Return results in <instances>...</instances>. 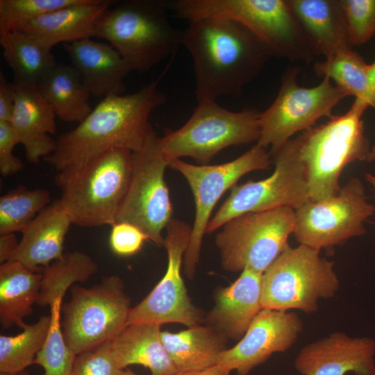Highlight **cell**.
<instances>
[{"label":"cell","mask_w":375,"mask_h":375,"mask_svg":"<svg viewBox=\"0 0 375 375\" xmlns=\"http://www.w3.org/2000/svg\"><path fill=\"white\" fill-rule=\"evenodd\" d=\"M302 331L296 312L262 308L237 344L220 354L217 364L238 375H248L274 353L289 350Z\"/></svg>","instance_id":"17"},{"label":"cell","mask_w":375,"mask_h":375,"mask_svg":"<svg viewBox=\"0 0 375 375\" xmlns=\"http://www.w3.org/2000/svg\"><path fill=\"white\" fill-rule=\"evenodd\" d=\"M181 44L193 60L198 103L214 102L224 95H241L272 56L249 30L229 19L189 22Z\"/></svg>","instance_id":"1"},{"label":"cell","mask_w":375,"mask_h":375,"mask_svg":"<svg viewBox=\"0 0 375 375\" xmlns=\"http://www.w3.org/2000/svg\"><path fill=\"white\" fill-rule=\"evenodd\" d=\"M313 69L317 76L333 80L347 96H354L367 104L369 65L350 47L339 50L324 61L316 62Z\"/></svg>","instance_id":"31"},{"label":"cell","mask_w":375,"mask_h":375,"mask_svg":"<svg viewBox=\"0 0 375 375\" xmlns=\"http://www.w3.org/2000/svg\"><path fill=\"white\" fill-rule=\"evenodd\" d=\"M51 203L49 192L19 186L0 198V234L22 232Z\"/></svg>","instance_id":"33"},{"label":"cell","mask_w":375,"mask_h":375,"mask_svg":"<svg viewBox=\"0 0 375 375\" xmlns=\"http://www.w3.org/2000/svg\"><path fill=\"white\" fill-rule=\"evenodd\" d=\"M299 72L297 67L286 71L275 100L260 115V135L256 144L270 147L273 155L295 133L312 128L323 117L330 118L335 106L348 97L328 77L312 88L300 86L297 81Z\"/></svg>","instance_id":"11"},{"label":"cell","mask_w":375,"mask_h":375,"mask_svg":"<svg viewBox=\"0 0 375 375\" xmlns=\"http://www.w3.org/2000/svg\"><path fill=\"white\" fill-rule=\"evenodd\" d=\"M314 55L326 58L350 47L342 0H288Z\"/></svg>","instance_id":"24"},{"label":"cell","mask_w":375,"mask_h":375,"mask_svg":"<svg viewBox=\"0 0 375 375\" xmlns=\"http://www.w3.org/2000/svg\"><path fill=\"white\" fill-rule=\"evenodd\" d=\"M351 45L367 42L375 34V0H342Z\"/></svg>","instance_id":"36"},{"label":"cell","mask_w":375,"mask_h":375,"mask_svg":"<svg viewBox=\"0 0 375 375\" xmlns=\"http://www.w3.org/2000/svg\"><path fill=\"white\" fill-rule=\"evenodd\" d=\"M121 371L110 340L77 354L72 375H119Z\"/></svg>","instance_id":"37"},{"label":"cell","mask_w":375,"mask_h":375,"mask_svg":"<svg viewBox=\"0 0 375 375\" xmlns=\"http://www.w3.org/2000/svg\"><path fill=\"white\" fill-rule=\"evenodd\" d=\"M19 242L15 233H4L0 235V263L3 264L10 260Z\"/></svg>","instance_id":"41"},{"label":"cell","mask_w":375,"mask_h":375,"mask_svg":"<svg viewBox=\"0 0 375 375\" xmlns=\"http://www.w3.org/2000/svg\"><path fill=\"white\" fill-rule=\"evenodd\" d=\"M56 115L65 122L84 120L92 112L90 93L77 71L65 63H56L36 85Z\"/></svg>","instance_id":"28"},{"label":"cell","mask_w":375,"mask_h":375,"mask_svg":"<svg viewBox=\"0 0 375 375\" xmlns=\"http://www.w3.org/2000/svg\"><path fill=\"white\" fill-rule=\"evenodd\" d=\"M62 301L56 300L50 306L51 322L49 332L33 364L41 366L44 375H72L75 353L67 345L62 331Z\"/></svg>","instance_id":"34"},{"label":"cell","mask_w":375,"mask_h":375,"mask_svg":"<svg viewBox=\"0 0 375 375\" xmlns=\"http://www.w3.org/2000/svg\"><path fill=\"white\" fill-rule=\"evenodd\" d=\"M365 179L373 186L375 193V176L367 173L365 174Z\"/></svg>","instance_id":"44"},{"label":"cell","mask_w":375,"mask_h":375,"mask_svg":"<svg viewBox=\"0 0 375 375\" xmlns=\"http://www.w3.org/2000/svg\"><path fill=\"white\" fill-rule=\"evenodd\" d=\"M231 371L217 364L204 369L180 372L174 375H231Z\"/></svg>","instance_id":"42"},{"label":"cell","mask_w":375,"mask_h":375,"mask_svg":"<svg viewBox=\"0 0 375 375\" xmlns=\"http://www.w3.org/2000/svg\"><path fill=\"white\" fill-rule=\"evenodd\" d=\"M146 240V235L138 227L120 222L112 226L109 244L115 254L129 256L138 252Z\"/></svg>","instance_id":"38"},{"label":"cell","mask_w":375,"mask_h":375,"mask_svg":"<svg viewBox=\"0 0 375 375\" xmlns=\"http://www.w3.org/2000/svg\"><path fill=\"white\" fill-rule=\"evenodd\" d=\"M166 229V272L153 290L131 308L126 326L136 323H179L190 328L204 321L203 312L192 303L181 274L192 226L183 220L172 219Z\"/></svg>","instance_id":"16"},{"label":"cell","mask_w":375,"mask_h":375,"mask_svg":"<svg viewBox=\"0 0 375 375\" xmlns=\"http://www.w3.org/2000/svg\"><path fill=\"white\" fill-rule=\"evenodd\" d=\"M153 130L144 144L132 152L131 181L117 222L138 227L156 246H164L162 231L173 219V208L165 179L168 160L162 155Z\"/></svg>","instance_id":"14"},{"label":"cell","mask_w":375,"mask_h":375,"mask_svg":"<svg viewBox=\"0 0 375 375\" xmlns=\"http://www.w3.org/2000/svg\"><path fill=\"white\" fill-rule=\"evenodd\" d=\"M320 251L288 245L262 274V308L287 312H317L320 299L333 297L340 283L334 262Z\"/></svg>","instance_id":"7"},{"label":"cell","mask_w":375,"mask_h":375,"mask_svg":"<svg viewBox=\"0 0 375 375\" xmlns=\"http://www.w3.org/2000/svg\"><path fill=\"white\" fill-rule=\"evenodd\" d=\"M161 340L177 372L201 370L217 365L228 338L214 328L197 325L172 333L161 331Z\"/></svg>","instance_id":"26"},{"label":"cell","mask_w":375,"mask_h":375,"mask_svg":"<svg viewBox=\"0 0 375 375\" xmlns=\"http://www.w3.org/2000/svg\"><path fill=\"white\" fill-rule=\"evenodd\" d=\"M132 169V151L114 149L85 164L59 171L54 182L72 223L83 227L115 224Z\"/></svg>","instance_id":"3"},{"label":"cell","mask_w":375,"mask_h":375,"mask_svg":"<svg viewBox=\"0 0 375 375\" xmlns=\"http://www.w3.org/2000/svg\"><path fill=\"white\" fill-rule=\"evenodd\" d=\"M119 375H138L129 369H122Z\"/></svg>","instance_id":"46"},{"label":"cell","mask_w":375,"mask_h":375,"mask_svg":"<svg viewBox=\"0 0 375 375\" xmlns=\"http://www.w3.org/2000/svg\"><path fill=\"white\" fill-rule=\"evenodd\" d=\"M262 274L244 269L228 287L215 291V305L203 322L228 339L240 340L250 324L262 309Z\"/></svg>","instance_id":"19"},{"label":"cell","mask_w":375,"mask_h":375,"mask_svg":"<svg viewBox=\"0 0 375 375\" xmlns=\"http://www.w3.org/2000/svg\"><path fill=\"white\" fill-rule=\"evenodd\" d=\"M90 95H122L132 71L110 44L90 38L62 44Z\"/></svg>","instance_id":"20"},{"label":"cell","mask_w":375,"mask_h":375,"mask_svg":"<svg viewBox=\"0 0 375 375\" xmlns=\"http://www.w3.org/2000/svg\"><path fill=\"white\" fill-rule=\"evenodd\" d=\"M260 115L254 109L233 112L217 101L200 103L185 124L158 138V146L169 162L191 157L208 165L226 148L258 141Z\"/></svg>","instance_id":"8"},{"label":"cell","mask_w":375,"mask_h":375,"mask_svg":"<svg viewBox=\"0 0 375 375\" xmlns=\"http://www.w3.org/2000/svg\"><path fill=\"white\" fill-rule=\"evenodd\" d=\"M17 144L10 122H0V173L3 177L15 174L23 169L22 160L12 153Z\"/></svg>","instance_id":"39"},{"label":"cell","mask_w":375,"mask_h":375,"mask_svg":"<svg viewBox=\"0 0 375 375\" xmlns=\"http://www.w3.org/2000/svg\"><path fill=\"white\" fill-rule=\"evenodd\" d=\"M272 175L258 181L235 185L229 196L210 218L206 234H211L233 217L247 212H262L282 206L296 210L310 200L306 167L294 139L274 155Z\"/></svg>","instance_id":"12"},{"label":"cell","mask_w":375,"mask_h":375,"mask_svg":"<svg viewBox=\"0 0 375 375\" xmlns=\"http://www.w3.org/2000/svg\"><path fill=\"white\" fill-rule=\"evenodd\" d=\"M115 1L83 0L46 13L34 19L20 31L51 51L59 43H72L94 37L96 26Z\"/></svg>","instance_id":"21"},{"label":"cell","mask_w":375,"mask_h":375,"mask_svg":"<svg viewBox=\"0 0 375 375\" xmlns=\"http://www.w3.org/2000/svg\"><path fill=\"white\" fill-rule=\"evenodd\" d=\"M172 10L189 22L218 18L238 22L260 40L272 56L309 62L315 56L288 0H175Z\"/></svg>","instance_id":"5"},{"label":"cell","mask_w":375,"mask_h":375,"mask_svg":"<svg viewBox=\"0 0 375 375\" xmlns=\"http://www.w3.org/2000/svg\"><path fill=\"white\" fill-rule=\"evenodd\" d=\"M375 160V144L370 148V151L368 156V162H372Z\"/></svg>","instance_id":"45"},{"label":"cell","mask_w":375,"mask_h":375,"mask_svg":"<svg viewBox=\"0 0 375 375\" xmlns=\"http://www.w3.org/2000/svg\"><path fill=\"white\" fill-rule=\"evenodd\" d=\"M295 223V210L288 206L232 218L215 240L222 267L231 272L250 269L263 274L289 245Z\"/></svg>","instance_id":"10"},{"label":"cell","mask_w":375,"mask_h":375,"mask_svg":"<svg viewBox=\"0 0 375 375\" xmlns=\"http://www.w3.org/2000/svg\"><path fill=\"white\" fill-rule=\"evenodd\" d=\"M15 87V105L10 124L17 143L24 147L27 160L38 163L56 149V140L48 134L56 132V115L36 87Z\"/></svg>","instance_id":"23"},{"label":"cell","mask_w":375,"mask_h":375,"mask_svg":"<svg viewBox=\"0 0 375 375\" xmlns=\"http://www.w3.org/2000/svg\"><path fill=\"white\" fill-rule=\"evenodd\" d=\"M166 0L115 1L99 20L94 37L110 42L132 71L146 72L175 53L183 31L170 23Z\"/></svg>","instance_id":"4"},{"label":"cell","mask_w":375,"mask_h":375,"mask_svg":"<svg viewBox=\"0 0 375 375\" xmlns=\"http://www.w3.org/2000/svg\"><path fill=\"white\" fill-rule=\"evenodd\" d=\"M83 0H0V34L20 31L38 17Z\"/></svg>","instance_id":"35"},{"label":"cell","mask_w":375,"mask_h":375,"mask_svg":"<svg viewBox=\"0 0 375 375\" xmlns=\"http://www.w3.org/2000/svg\"><path fill=\"white\" fill-rule=\"evenodd\" d=\"M42 272L9 260L0 265V323L4 328L26 324L24 318L31 315L38 301Z\"/></svg>","instance_id":"27"},{"label":"cell","mask_w":375,"mask_h":375,"mask_svg":"<svg viewBox=\"0 0 375 375\" xmlns=\"http://www.w3.org/2000/svg\"><path fill=\"white\" fill-rule=\"evenodd\" d=\"M51 316L42 315L33 324H26L17 335H0V372L16 374L33 364L46 340Z\"/></svg>","instance_id":"32"},{"label":"cell","mask_w":375,"mask_h":375,"mask_svg":"<svg viewBox=\"0 0 375 375\" xmlns=\"http://www.w3.org/2000/svg\"><path fill=\"white\" fill-rule=\"evenodd\" d=\"M158 84L156 80L132 94L104 97L75 128L58 138L55 151L44 160L59 172L111 149L140 150L153 130L150 114L166 101Z\"/></svg>","instance_id":"2"},{"label":"cell","mask_w":375,"mask_h":375,"mask_svg":"<svg viewBox=\"0 0 375 375\" xmlns=\"http://www.w3.org/2000/svg\"><path fill=\"white\" fill-rule=\"evenodd\" d=\"M3 56L13 73L17 87H36L56 63L51 51L20 31L0 34Z\"/></svg>","instance_id":"29"},{"label":"cell","mask_w":375,"mask_h":375,"mask_svg":"<svg viewBox=\"0 0 375 375\" xmlns=\"http://www.w3.org/2000/svg\"><path fill=\"white\" fill-rule=\"evenodd\" d=\"M97 264L86 253L67 252L45 267L36 303L51 306L56 299H63L68 288L75 283L85 282L98 272Z\"/></svg>","instance_id":"30"},{"label":"cell","mask_w":375,"mask_h":375,"mask_svg":"<svg viewBox=\"0 0 375 375\" xmlns=\"http://www.w3.org/2000/svg\"><path fill=\"white\" fill-rule=\"evenodd\" d=\"M0 375H29L26 370L22 371L19 373L16 374H9V373H1L0 372Z\"/></svg>","instance_id":"47"},{"label":"cell","mask_w":375,"mask_h":375,"mask_svg":"<svg viewBox=\"0 0 375 375\" xmlns=\"http://www.w3.org/2000/svg\"><path fill=\"white\" fill-rule=\"evenodd\" d=\"M374 212L362 182L353 177L337 195L317 201L309 200L296 209L293 234L299 244L319 251L330 249L364 235L363 224Z\"/></svg>","instance_id":"15"},{"label":"cell","mask_w":375,"mask_h":375,"mask_svg":"<svg viewBox=\"0 0 375 375\" xmlns=\"http://www.w3.org/2000/svg\"><path fill=\"white\" fill-rule=\"evenodd\" d=\"M374 356V339L337 331L303 347L294 364L302 375H375Z\"/></svg>","instance_id":"18"},{"label":"cell","mask_w":375,"mask_h":375,"mask_svg":"<svg viewBox=\"0 0 375 375\" xmlns=\"http://www.w3.org/2000/svg\"><path fill=\"white\" fill-rule=\"evenodd\" d=\"M368 106L355 99L344 115H332L319 126L301 133L294 142L307 173L310 200L337 195L340 174L356 160H367L369 142L364 134L362 116Z\"/></svg>","instance_id":"6"},{"label":"cell","mask_w":375,"mask_h":375,"mask_svg":"<svg viewBox=\"0 0 375 375\" xmlns=\"http://www.w3.org/2000/svg\"><path fill=\"white\" fill-rule=\"evenodd\" d=\"M72 224L60 200L53 201L21 232L22 238L10 260L42 272L65 253L64 242Z\"/></svg>","instance_id":"22"},{"label":"cell","mask_w":375,"mask_h":375,"mask_svg":"<svg viewBox=\"0 0 375 375\" xmlns=\"http://www.w3.org/2000/svg\"><path fill=\"white\" fill-rule=\"evenodd\" d=\"M369 92L367 99V104L375 109V61L369 65L368 71Z\"/></svg>","instance_id":"43"},{"label":"cell","mask_w":375,"mask_h":375,"mask_svg":"<svg viewBox=\"0 0 375 375\" xmlns=\"http://www.w3.org/2000/svg\"><path fill=\"white\" fill-rule=\"evenodd\" d=\"M69 301L62 303V331L76 355L112 340L126 327L131 299L117 276L102 278L90 288L73 285Z\"/></svg>","instance_id":"9"},{"label":"cell","mask_w":375,"mask_h":375,"mask_svg":"<svg viewBox=\"0 0 375 375\" xmlns=\"http://www.w3.org/2000/svg\"><path fill=\"white\" fill-rule=\"evenodd\" d=\"M161 325L136 323L127 325L112 340L115 357L122 370L131 365H141L151 375H174L177 371L160 337Z\"/></svg>","instance_id":"25"},{"label":"cell","mask_w":375,"mask_h":375,"mask_svg":"<svg viewBox=\"0 0 375 375\" xmlns=\"http://www.w3.org/2000/svg\"><path fill=\"white\" fill-rule=\"evenodd\" d=\"M16 90L0 71V122H10L15 105Z\"/></svg>","instance_id":"40"},{"label":"cell","mask_w":375,"mask_h":375,"mask_svg":"<svg viewBox=\"0 0 375 375\" xmlns=\"http://www.w3.org/2000/svg\"><path fill=\"white\" fill-rule=\"evenodd\" d=\"M270 153L257 144L237 158L217 165H192L174 159L168 167L187 180L195 202L192 234L185 251L184 272L192 279L199 264L201 244L212 212L222 196L245 174L271 168Z\"/></svg>","instance_id":"13"}]
</instances>
